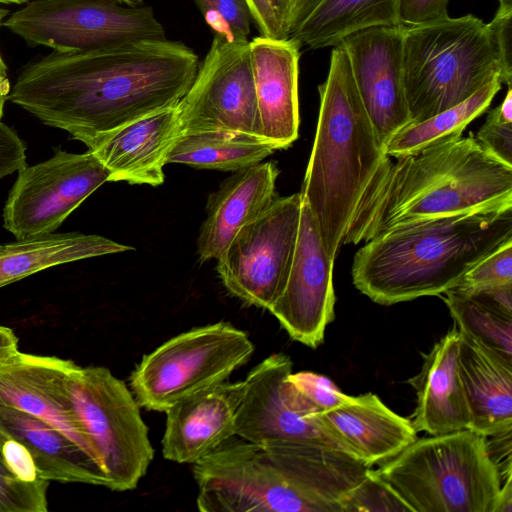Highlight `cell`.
Returning a JSON list of instances; mask_svg holds the SVG:
<instances>
[{
	"label": "cell",
	"instance_id": "6da1fadb",
	"mask_svg": "<svg viewBox=\"0 0 512 512\" xmlns=\"http://www.w3.org/2000/svg\"><path fill=\"white\" fill-rule=\"evenodd\" d=\"M199 64L190 47L167 38L52 50L22 68L8 100L89 147L118 127L177 104Z\"/></svg>",
	"mask_w": 512,
	"mask_h": 512
},
{
	"label": "cell",
	"instance_id": "7a4b0ae2",
	"mask_svg": "<svg viewBox=\"0 0 512 512\" xmlns=\"http://www.w3.org/2000/svg\"><path fill=\"white\" fill-rule=\"evenodd\" d=\"M395 159L388 157L377 169L343 245L412 221L512 205V165L472 133Z\"/></svg>",
	"mask_w": 512,
	"mask_h": 512
},
{
	"label": "cell",
	"instance_id": "3957f363",
	"mask_svg": "<svg viewBox=\"0 0 512 512\" xmlns=\"http://www.w3.org/2000/svg\"><path fill=\"white\" fill-rule=\"evenodd\" d=\"M509 239L512 205L404 223L364 242L353 258L352 281L381 305L440 296Z\"/></svg>",
	"mask_w": 512,
	"mask_h": 512
},
{
	"label": "cell",
	"instance_id": "277c9868",
	"mask_svg": "<svg viewBox=\"0 0 512 512\" xmlns=\"http://www.w3.org/2000/svg\"><path fill=\"white\" fill-rule=\"evenodd\" d=\"M318 91L316 134L300 193L327 254L335 261L368 184L389 156L339 45L331 51L328 75Z\"/></svg>",
	"mask_w": 512,
	"mask_h": 512
},
{
	"label": "cell",
	"instance_id": "5b68a950",
	"mask_svg": "<svg viewBox=\"0 0 512 512\" xmlns=\"http://www.w3.org/2000/svg\"><path fill=\"white\" fill-rule=\"evenodd\" d=\"M308 443L230 438L193 464L202 512H338L319 493Z\"/></svg>",
	"mask_w": 512,
	"mask_h": 512
},
{
	"label": "cell",
	"instance_id": "8992f818",
	"mask_svg": "<svg viewBox=\"0 0 512 512\" xmlns=\"http://www.w3.org/2000/svg\"><path fill=\"white\" fill-rule=\"evenodd\" d=\"M403 68L412 122L468 99L503 69L491 31L474 15L404 28Z\"/></svg>",
	"mask_w": 512,
	"mask_h": 512
},
{
	"label": "cell",
	"instance_id": "52a82bcc",
	"mask_svg": "<svg viewBox=\"0 0 512 512\" xmlns=\"http://www.w3.org/2000/svg\"><path fill=\"white\" fill-rule=\"evenodd\" d=\"M374 473L413 512H495L502 484L486 436L469 429L416 439Z\"/></svg>",
	"mask_w": 512,
	"mask_h": 512
},
{
	"label": "cell",
	"instance_id": "ba28073f",
	"mask_svg": "<svg viewBox=\"0 0 512 512\" xmlns=\"http://www.w3.org/2000/svg\"><path fill=\"white\" fill-rule=\"evenodd\" d=\"M253 352L248 335L227 322L193 328L145 355L130 376V387L141 407L166 412L227 381Z\"/></svg>",
	"mask_w": 512,
	"mask_h": 512
},
{
	"label": "cell",
	"instance_id": "9c48e42d",
	"mask_svg": "<svg viewBox=\"0 0 512 512\" xmlns=\"http://www.w3.org/2000/svg\"><path fill=\"white\" fill-rule=\"evenodd\" d=\"M67 389L106 474L107 488L134 489L153 459V448L140 405L127 385L105 367L75 365Z\"/></svg>",
	"mask_w": 512,
	"mask_h": 512
},
{
	"label": "cell",
	"instance_id": "30bf717a",
	"mask_svg": "<svg viewBox=\"0 0 512 512\" xmlns=\"http://www.w3.org/2000/svg\"><path fill=\"white\" fill-rule=\"evenodd\" d=\"M3 25L29 46L57 51L166 38L150 6H128L115 0H34L12 13Z\"/></svg>",
	"mask_w": 512,
	"mask_h": 512
},
{
	"label": "cell",
	"instance_id": "8fae6325",
	"mask_svg": "<svg viewBox=\"0 0 512 512\" xmlns=\"http://www.w3.org/2000/svg\"><path fill=\"white\" fill-rule=\"evenodd\" d=\"M301 193L276 197L243 226L217 259L224 287L247 305L269 310L284 289L300 224Z\"/></svg>",
	"mask_w": 512,
	"mask_h": 512
},
{
	"label": "cell",
	"instance_id": "7c38bea8",
	"mask_svg": "<svg viewBox=\"0 0 512 512\" xmlns=\"http://www.w3.org/2000/svg\"><path fill=\"white\" fill-rule=\"evenodd\" d=\"M179 117L182 135L227 131L260 136L248 39L214 35L179 101Z\"/></svg>",
	"mask_w": 512,
	"mask_h": 512
},
{
	"label": "cell",
	"instance_id": "4fadbf2b",
	"mask_svg": "<svg viewBox=\"0 0 512 512\" xmlns=\"http://www.w3.org/2000/svg\"><path fill=\"white\" fill-rule=\"evenodd\" d=\"M110 173L89 150H57L55 155L18 170L3 210V225L17 240L54 233Z\"/></svg>",
	"mask_w": 512,
	"mask_h": 512
},
{
	"label": "cell",
	"instance_id": "5bb4252c",
	"mask_svg": "<svg viewBox=\"0 0 512 512\" xmlns=\"http://www.w3.org/2000/svg\"><path fill=\"white\" fill-rule=\"evenodd\" d=\"M291 373L292 361L283 353L271 354L248 373L235 436L261 444L327 442L345 452L324 427L318 408L290 382Z\"/></svg>",
	"mask_w": 512,
	"mask_h": 512
},
{
	"label": "cell",
	"instance_id": "9a60e30c",
	"mask_svg": "<svg viewBox=\"0 0 512 512\" xmlns=\"http://www.w3.org/2000/svg\"><path fill=\"white\" fill-rule=\"evenodd\" d=\"M404 28L401 24L369 27L338 44L346 52L358 94L384 148L412 122L404 87Z\"/></svg>",
	"mask_w": 512,
	"mask_h": 512
},
{
	"label": "cell",
	"instance_id": "2e32d148",
	"mask_svg": "<svg viewBox=\"0 0 512 512\" xmlns=\"http://www.w3.org/2000/svg\"><path fill=\"white\" fill-rule=\"evenodd\" d=\"M333 264L302 200L291 268L283 291L269 311L293 340L311 348L323 343L325 329L334 319Z\"/></svg>",
	"mask_w": 512,
	"mask_h": 512
},
{
	"label": "cell",
	"instance_id": "e0dca14e",
	"mask_svg": "<svg viewBox=\"0 0 512 512\" xmlns=\"http://www.w3.org/2000/svg\"><path fill=\"white\" fill-rule=\"evenodd\" d=\"M75 365L70 360L18 350L0 362V400L51 424L101 466L68 393L67 377Z\"/></svg>",
	"mask_w": 512,
	"mask_h": 512
},
{
	"label": "cell",
	"instance_id": "ac0fdd59",
	"mask_svg": "<svg viewBox=\"0 0 512 512\" xmlns=\"http://www.w3.org/2000/svg\"><path fill=\"white\" fill-rule=\"evenodd\" d=\"M181 135L178 102L100 136L88 150L109 171V181L158 186Z\"/></svg>",
	"mask_w": 512,
	"mask_h": 512
},
{
	"label": "cell",
	"instance_id": "d6986e66",
	"mask_svg": "<svg viewBox=\"0 0 512 512\" xmlns=\"http://www.w3.org/2000/svg\"><path fill=\"white\" fill-rule=\"evenodd\" d=\"M300 48L291 37L273 39L260 35L250 41L259 134L279 150L298 138Z\"/></svg>",
	"mask_w": 512,
	"mask_h": 512
},
{
	"label": "cell",
	"instance_id": "ffe728a7",
	"mask_svg": "<svg viewBox=\"0 0 512 512\" xmlns=\"http://www.w3.org/2000/svg\"><path fill=\"white\" fill-rule=\"evenodd\" d=\"M242 381L207 388L166 411L162 454L167 460L194 464L235 436Z\"/></svg>",
	"mask_w": 512,
	"mask_h": 512
},
{
	"label": "cell",
	"instance_id": "44dd1931",
	"mask_svg": "<svg viewBox=\"0 0 512 512\" xmlns=\"http://www.w3.org/2000/svg\"><path fill=\"white\" fill-rule=\"evenodd\" d=\"M319 416L345 452L368 467L394 458L417 439L411 420L371 392L350 396L346 403Z\"/></svg>",
	"mask_w": 512,
	"mask_h": 512
},
{
	"label": "cell",
	"instance_id": "7402d4cb",
	"mask_svg": "<svg viewBox=\"0 0 512 512\" xmlns=\"http://www.w3.org/2000/svg\"><path fill=\"white\" fill-rule=\"evenodd\" d=\"M278 175L274 162H259L235 171L209 195L196 242L202 261L217 260L236 233L272 203Z\"/></svg>",
	"mask_w": 512,
	"mask_h": 512
},
{
	"label": "cell",
	"instance_id": "603a6c76",
	"mask_svg": "<svg viewBox=\"0 0 512 512\" xmlns=\"http://www.w3.org/2000/svg\"><path fill=\"white\" fill-rule=\"evenodd\" d=\"M460 332L454 326L427 354L420 372L408 380L417 404L411 423L417 432L440 435L470 430V414L459 376Z\"/></svg>",
	"mask_w": 512,
	"mask_h": 512
},
{
	"label": "cell",
	"instance_id": "cb8c5ba5",
	"mask_svg": "<svg viewBox=\"0 0 512 512\" xmlns=\"http://www.w3.org/2000/svg\"><path fill=\"white\" fill-rule=\"evenodd\" d=\"M0 430L20 443L45 481L107 487L101 466L51 424L0 400Z\"/></svg>",
	"mask_w": 512,
	"mask_h": 512
},
{
	"label": "cell",
	"instance_id": "d4e9b609",
	"mask_svg": "<svg viewBox=\"0 0 512 512\" xmlns=\"http://www.w3.org/2000/svg\"><path fill=\"white\" fill-rule=\"evenodd\" d=\"M458 369L470 430L486 437L512 431V362L460 332Z\"/></svg>",
	"mask_w": 512,
	"mask_h": 512
},
{
	"label": "cell",
	"instance_id": "484cf974",
	"mask_svg": "<svg viewBox=\"0 0 512 512\" xmlns=\"http://www.w3.org/2000/svg\"><path fill=\"white\" fill-rule=\"evenodd\" d=\"M130 250L106 237L79 232L17 240L0 250V288L56 265Z\"/></svg>",
	"mask_w": 512,
	"mask_h": 512
},
{
	"label": "cell",
	"instance_id": "4316f807",
	"mask_svg": "<svg viewBox=\"0 0 512 512\" xmlns=\"http://www.w3.org/2000/svg\"><path fill=\"white\" fill-rule=\"evenodd\" d=\"M400 0H318L291 34L311 49L337 46L347 35L399 23Z\"/></svg>",
	"mask_w": 512,
	"mask_h": 512
},
{
	"label": "cell",
	"instance_id": "83f0119b",
	"mask_svg": "<svg viewBox=\"0 0 512 512\" xmlns=\"http://www.w3.org/2000/svg\"><path fill=\"white\" fill-rule=\"evenodd\" d=\"M278 147L256 135L213 131L181 135L171 149L167 163L197 169L237 171L261 162Z\"/></svg>",
	"mask_w": 512,
	"mask_h": 512
},
{
	"label": "cell",
	"instance_id": "f1b7e54d",
	"mask_svg": "<svg viewBox=\"0 0 512 512\" xmlns=\"http://www.w3.org/2000/svg\"><path fill=\"white\" fill-rule=\"evenodd\" d=\"M501 86V80L496 77L463 102L420 122L410 123L389 140L385 153L394 158L413 155L461 137L470 122L488 109Z\"/></svg>",
	"mask_w": 512,
	"mask_h": 512
},
{
	"label": "cell",
	"instance_id": "f546056e",
	"mask_svg": "<svg viewBox=\"0 0 512 512\" xmlns=\"http://www.w3.org/2000/svg\"><path fill=\"white\" fill-rule=\"evenodd\" d=\"M442 299L455 327L483 346L512 362V317L496 311L475 297L450 289Z\"/></svg>",
	"mask_w": 512,
	"mask_h": 512
},
{
	"label": "cell",
	"instance_id": "4dcf8cb0",
	"mask_svg": "<svg viewBox=\"0 0 512 512\" xmlns=\"http://www.w3.org/2000/svg\"><path fill=\"white\" fill-rule=\"evenodd\" d=\"M31 459L24 447L0 430V512H46L48 481H28Z\"/></svg>",
	"mask_w": 512,
	"mask_h": 512
},
{
	"label": "cell",
	"instance_id": "1f68e13d",
	"mask_svg": "<svg viewBox=\"0 0 512 512\" xmlns=\"http://www.w3.org/2000/svg\"><path fill=\"white\" fill-rule=\"evenodd\" d=\"M512 284V239L473 265L452 288L460 292Z\"/></svg>",
	"mask_w": 512,
	"mask_h": 512
},
{
	"label": "cell",
	"instance_id": "d6a6232c",
	"mask_svg": "<svg viewBox=\"0 0 512 512\" xmlns=\"http://www.w3.org/2000/svg\"><path fill=\"white\" fill-rule=\"evenodd\" d=\"M215 34L247 39L251 15L245 0H194Z\"/></svg>",
	"mask_w": 512,
	"mask_h": 512
},
{
	"label": "cell",
	"instance_id": "836d02e7",
	"mask_svg": "<svg viewBox=\"0 0 512 512\" xmlns=\"http://www.w3.org/2000/svg\"><path fill=\"white\" fill-rule=\"evenodd\" d=\"M475 138L490 153L512 165V88L508 86L503 101L494 109L478 130Z\"/></svg>",
	"mask_w": 512,
	"mask_h": 512
},
{
	"label": "cell",
	"instance_id": "e575fe53",
	"mask_svg": "<svg viewBox=\"0 0 512 512\" xmlns=\"http://www.w3.org/2000/svg\"><path fill=\"white\" fill-rule=\"evenodd\" d=\"M344 512L353 511H411L395 491L371 468L343 502Z\"/></svg>",
	"mask_w": 512,
	"mask_h": 512
},
{
	"label": "cell",
	"instance_id": "d590c367",
	"mask_svg": "<svg viewBox=\"0 0 512 512\" xmlns=\"http://www.w3.org/2000/svg\"><path fill=\"white\" fill-rule=\"evenodd\" d=\"M288 379L320 412L336 408L350 399L331 379L318 373H291Z\"/></svg>",
	"mask_w": 512,
	"mask_h": 512
},
{
	"label": "cell",
	"instance_id": "8d00e7d4",
	"mask_svg": "<svg viewBox=\"0 0 512 512\" xmlns=\"http://www.w3.org/2000/svg\"><path fill=\"white\" fill-rule=\"evenodd\" d=\"M449 0H400L399 23L416 26L448 16Z\"/></svg>",
	"mask_w": 512,
	"mask_h": 512
},
{
	"label": "cell",
	"instance_id": "74e56055",
	"mask_svg": "<svg viewBox=\"0 0 512 512\" xmlns=\"http://www.w3.org/2000/svg\"><path fill=\"white\" fill-rule=\"evenodd\" d=\"M503 69V83H512V11L498 10L494 18L487 23Z\"/></svg>",
	"mask_w": 512,
	"mask_h": 512
},
{
	"label": "cell",
	"instance_id": "f35d334b",
	"mask_svg": "<svg viewBox=\"0 0 512 512\" xmlns=\"http://www.w3.org/2000/svg\"><path fill=\"white\" fill-rule=\"evenodd\" d=\"M25 150L17 133L0 120V178L26 165Z\"/></svg>",
	"mask_w": 512,
	"mask_h": 512
},
{
	"label": "cell",
	"instance_id": "ab89813d",
	"mask_svg": "<svg viewBox=\"0 0 512 512\" xmlns=\"http://www.w3.org/2000/svg\"><path fill=\"white\" fill-rule=\"evenodd\" d=\"M261 36L273 39L284 38L278 17L276 0H245Z\"/></svg>",
	"mask_w": 512,
	"mask_h": 512
},
{
	"label": "cell",
	"instance_id": "60d3db41",
	"mask_svg": "<svg viewBox=\"0 0 512 512\" xmlns=\"http://www.w3.org/2000/svg\"><path fill=\"white\" fill-rule=\"evenodd\" d=\"M318 0H276L278 17L285 38L292 32L308 14Z\"/></svg>",
	"mask_w": 512,
	"mask_h": 512
},
{
	"label": "cell",
	"instance_id": "b9f144b4",
	"mask_svg": "<svg viewBox=\"0 0 512 512\" xmlns=\"http://www.w3.org/2000/svg\"><path fill=\"white\" fill-rule=\"evenodd\" d=\"M511 434L512 431L486 437L488 454L499 472L501 482L512 475Z\"/></svg>",
	"mask_w": 512,
	"mask_h": 512
},
{
	"label": "cell",
	"instance_id": "7bdbcfd3",
	"mask_svg": "<svg viewBox=\"0 0 512 512\" xmlns=\"http://www.w3.org/2000/svg\"><path fill=\"white\" fill-rule=\"evenodd\" d=\"M18 351V338L7 327L0 326V357H7Z\"/></svg>",
	"mask_w": 512,
	"mask_h": 512
},
{
	"label": "cell",
	"instance_id": "ee69618b",
	"mask_svg": "<svg viewBox=\"0 0 512 512\" xmlns=\"http://www.w3.org/2000/svg\"><path fill=\"white\" fill-rule=\"evenodd\" d=\"M495 512H512V475L501 484Z\"/></svg>",
	"mask_w": 512,
	"mask_h": 512
},
{
	"label": "cell",
	"instance_id": "f6af8a7d",
	"mask_svg": "<svg viewBox=\"0 0 512 512\" xmlns=\"http://www.w3.org/2000/svg\"><path fill=\"white\" fill-rule=\"evenodd\" d=\"M11 91L8 68L0 54V120L3 116L4 104Z\"/></svg>",
	"mask_w": 512,
	"mask_h": 512
},
{
	"label": "cell",
	"instance_id": "bcb514c9",
	"mask_svg": "<svg viewBox=\"0 0 512 512\" xmlns=\"http://www.w3.org/2000/svg\"><path fill=\"white\" fill-rule=\"evenodd\" d=\"M499 9L501 11L509 12L512 11V0H498Z\"/></svg>",
	"mask_w": 512,
	"mask_h": 512
},
{
	"label": "cell",
	"instance_id": "7dc6e473",
	"mask_svg": "<svg viewBox=\"0 0 512 512\" xmlns=\"http://www.w3.org/2000/svg\"><path fill=\"white\" fill-rule=\"evenodd\" d=\"M118 3L125 4L128 6H139L142 5V0H115Z\"/></svg>",
	"mask_w": 512,
	"mask_h": 512
},
{
	"label": "cell",
	"instance_id": "c3c4849f",
	"mask_svg": "<svg viewBox=\"0 0 512 512\" xmlns=\"http://www.w3.org/2000/svg\"><path fill=\"white\" fill-rule=\"evenodd\" d=\"M29 0H0V4H23Z\"/></svg>",
	"mask_w": 512,
	"mask_h": 512
},
{
	"label": "cell",
	"instance_id": "681fc988",
	"mask_svg": "<svg viewBox=\"0 0 512 512\" xmlns=\"http://www.w3.org/2000/svg\"><path fill=\"white\" fill-rule=\"evenodd\" d=\"M8 10L0 8V26L3 24V19L8 15Z\"/></svg>",
	"mask_w": 512,
	"mask_h": 512
},
{
	"label": "cell",
	"instance_id": "f907efd6",
	"mask_svg": "<svg viewBox=\"0 0 512 512\" xmlns=\"http://www.w3.org/2000/svg\"><path fill=\"white\" fill-rule=\"evenodd\" d=\"M9 356L7 357H0V362L4 361L6 358H8Z\"/></svg>",
	"mask_w": 512,
	"mask_h": 512
},
{
	"label": "cell",
	"instance_id": "816d5d0a",
	"mask_svg": "<svg viewBox=\"0 0 512 512\" xmlns=\"http://www.w3.org/2000/svg\"><path fill=\"white\" fill-rule=\"evenodd\" d=\"M1 248H2V245H0V250H1Z\"/></svg>",
	"mask_w": 512,
	"mask_h": 512
}]
</instances>
